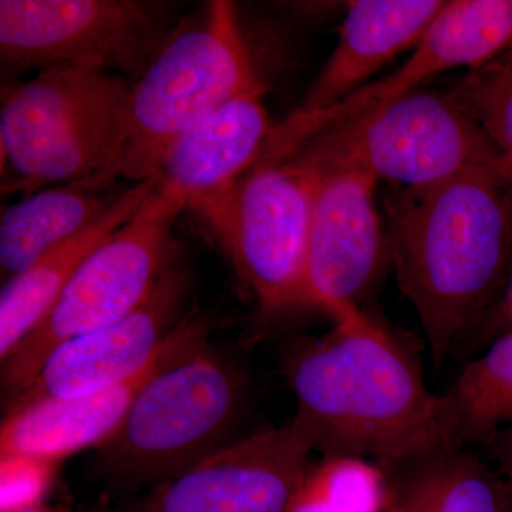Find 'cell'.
Wrapping results in <instances>:
<instances>
[{"label": "cell", "instance_id": "cell-1", "mask_svg": "<svg viewBox=\"0 0 512 512\" xmlns=\"http://www.w3.org/2000/svg\"><path fill=\"white\" fill-rule=\"evenodd\" d=\"M332 320L285 359L291 423L313 451L387 463L467 446L450 397L431 392L402 340L360 306Z\"/></svg>", "mask_w": 512, "mask_h": 512}, {"label": "cell", "instance_id": "cell-2", "mask_svg": "<svg viewBox=\"0 0 512 512\" xmlns=\"http://www.w3.org/2000/svg\"><path fill=\"white\" fill-rule=\"evenodd\" d=\"M511 180L510 168L490 165L387 201L390 262L437 369L505 284Z\"/></svg>", "mask_w": 512, "mask_h": 512}, {"label": "cell", "instance_id": "cell-3", "mask_svg": "<svg viewBox=\"0 0 512 512\" xmlns=\"http://www.w3.org/2000/svg\"><path fill=\"white\" fill-rule=\"evenodd\" d=\"M128 96L124 77L76 66L3 87L2 165L13 175L3 191L33 194L104 173L121 178Z\"/></svg>", "mask_w": 512, "mask_h": 512}, {"label": "cell", "instance_id": "cell-4", "mask_svg": "<svg viewBox=\"0 0 512 512\" xmlns=\"http://www.w3.org/2000/svg\"><path fill=\"white\" fill-rule=\"evenodd\" d=\"M245 400L244 373L205 343L141 390L117 433L97 448L94 474L110 490L156 487L228 444Z\"/></svg>", "mask_w": 512, "mask_h": 512}, {"label": "cell", "instance_id": "cell-5", "mask_svg": "<svg viewBox=\"0 0 512 512\" xmlns=\"http://www.w3.org/2000/svg\"><path fill=\"white\" fill-rule=\"evenodd\" d=\"M266 92L241 28L237 8L212 0L178 26L130 86L121 178L157 177L170 148L191 128L242 94Z\"/></svg>", "mask_w": 512, "mask_h": 512}, {"label": "cell", "instance_id": "cell-6", "mask_svg": "<svg viewBox=\"0 0 512 512\" xmlns=\"http://www.w3.org/2000/svg\"><path fill=\"white\" fill-rule=\"evenodd\" d=\"M183 201L156 187L137 214L80 265L45 319L2 360L10 400L29 386L47 357L140 308L175 262L173 225Z\"/></svg>", "mask_w": 512, "mask_h": 512}, {"label": "cell", "instance_id": "cell-7", "mask_svg": "<svg viewBox=\"0 0 512 512\" xmlns=\"http://www.w3.org/2000/svg\"><path fill=\"white\" fill-rule=\"evenodd\" d=\"M289 157L315 167L353 168L400 188L430 187L490 165L507 167L483 128L450 94L426 90L365 119L320 131Z\"/></svg>", "mask_w": 512, "mask_h": 512}, {"label": "cell", "instance_id": "cell-8", "mask_svg": "<svg viewBox=\"0 0 512 512\" xmlns=\"http://www.w3.org/2000/svg\"><path fill=\"white\" fill-rule=\"evenodd\" d=\"M157 0H0L3 76L57 66L138 77L180 23Z\"/></svg>", "mask_w": 512, "mask_h": 512}, {"label": "cell", "instance_id": "cell-9", "mask_svg": "<svg viewBox=\"0 0 512 512\" xmlns=\"http://www.w3.org/2000/svg\"><path fill=\"white\" fill-rule=\"evenodd\" d=\"M316 171L295 157L261 161L195 211L266 311L301 306Z\"/></svg>", "mask_w": 512, "mask_h": 512}, {"label": "cell", "instance_id": "cell-10", "mask_svg": "<svg viewBox=\"0 0 512 512\" xmlns=\"http://www.w3.org/2000/svg\"><path fill=\"white\" fill-rule=\"evenodd\" d=\"M511 42L508 0L447 2L419 45L393 73L367 84L329 109L296 111L288 120L276 124L269 151L276 157H289L320 131L379 113L419 92L433 77L487 66L503 55Z\"/></svg>", "mask_w": 512, "mask_h": 512}, {"label": "cell", "instance_id": "cell-11", "mask_svg": "<svg viewBox=\"0 0 512 512\" xmlns=\"http://www.w3.org/2000/svg\"><path fill=\"white\" fill-rule=\"evenodd\" d=\"M308 165L316 171V188L301 306L333 318L360 306L375 285L390 261L389 238L375 177L353 168Z\"/></svg>", "mask_w": 512, "mask_h": 512}, {"label": "cell", "instance_id": "cell-12", "mask_svg": "<svg viewBox=\"0 0 512 512\" xmlns=\"http://www.w3.org/2000/svg\"><path fill=\"white\" fill-rule=\"evenodd\" d=\"M313 453L289 420L225 444L150 488L131 512H288Z\"/></svg>", "mask_w": 512, "mask_h": 512}, {"label": "cell", "instance_id": "cell-13", "mask_svg": "<svg viewBox=\"0 0 512 512\" xmlns=\"http://www.w3.org/2000/svg\"><path fill=\"white\" fill-rule=\"evenodd\" d=\"M212 329L210 319L187 316L150 365L136 376L93 393L46 397L9 407L0 431L2 457H36L59 463L84 448L103 446L120 429L147 383L165 367L208 343Z\"/></svg>", "mask_w": 512, "mask_h": 512}, {"label": "cell", "instance_id": "cell-14", "mask_svg": "<svg viewBox=\"0 0 512 512\" xmlns=\"http://www.w3.org/2000/svg\"><path fill=\"white\" fill-rule=\"evenodd\" d=\"M187 292V272L173 262L136 311L57 346L29 386L10 400V407L46 397L93 393L136 376L184 319L180 313Z\"/></svg>", "mask_w": 512, "mask_h": 512}, {"label": "cell", "instance_id": "cell-15", "mask_svg": "<svg viewBox=\"0 0 512 512\" xmlns=\"http://www.w3.org/2000/svg\"><path fill=\"white\" fill-rule=\"evenodd\" d=\"M264 96L242 94L175 141L158 171V187L194 212L231 190L264 156L274 134Z\"/></svg>", "mask_w": 512, "mask_h": 512}, {"label": "cell", "instance_id": "cell-16", "mask_svg": "<svg viewBox=\"0 0 512 512\" xmlns=\"http://www.w3.org/2000/svg\"><path fill=\"white\" fill-rule=\"evenodd\" d=\"M447 2L444 0H355L339 30V40L306 94L301 110L336 106L365 87L404 50L414 49Z\"/></svg>", "mask_w": 512, "mask_h": 512}, {"label": "cell", "instance_id": "cell-17", "mask_svg": "<svg viewBox=\"0 0 512 512\" xmlns=\"http://www.w3.org/2000/svg\"><path fill=\"white\" fill-rule=\"evenodd\" d=\"M119 175L104 173L26 195L2 212L0 268L13 278L40 256L76 237L100 220L126 190Z\"/></svg>", "mask_w": 512, "mask_h": 512}, {"label": "cell", "instance_id": "cell-18", "mask_svg": "<svg viewBox=\"0 0 512 512\" xmlns=\"http://www.w3.org/2000/svg\"><path fill=\"white\" fill-rule=\"evenodd\" d=\"M157 184L154 177L131 185L100 220L8 279L0 296V359L5 360L45 319L87 256L137 214Z\"/></svg>", "mask_w": 512, "mask_h": 512}, {"label": "cell", "instance_id": "cell-19", "mask_svg": "<svg viewBox=\"0 0 512 512\" xmlns=\"http://www.w3.org/2000/svg\"><path fill=\"white\" fill-rule=\"evenodd\" d=\"M379 464L384 512H507L500 474L468 446Z\"/></svg>", "mask_w": 512, "mask_h": 512}, {"label": "cell", "instance_id": "cell-20", "mask_svg": "<svg viewBox=\"0 0 512 512\" xmlns=\"http://www.w3.org/2000/svg\"><path fill=\"white\" fill-rule=\"evenodd\" d=\"M447 396L467 446L512 427V330L461 370Z\"/></svg>", "mask_w": 512, "mask_h": 512}, {"label": "cell", "instance_id": "cell-21", "mask_svg": "<svg viewBox=\"0 0 512 512\" xmlns=\"http://www.w3.org/2000/svg\"><path fill=\"white\" fill-rule=\"evenodd\" d=\"M386 476L377 461L325 456L315 461L288 512H384Z\"/></svg>", "mask_w": 512, "mask_h": 512}, {"label": "cell", "instance_id": "cell-22", "mask_svg": "<svg viewBox=\"0 0 512 512\" xmlns=\"http://www.w3.org/2000/svg\"><path fill=\"white\" fill-rule=\"evenodd\" d=\"M448 94L483 128L512 171V67H481Z\"/></svg>", "mask_w": 512, "mask_h": 512}, {"label": "cell", "instance_id": "cell-23", "mask_svg": "<svg viewBox=\"0 0 512 512\" xmlns=\"http://www.w3.org/2000/svg\"><path fill=\"white\" fill-rule=\"evenodd\" d=\"M57 461L26 456L2 457L0 512L45 503L56 477Z\"/></svg>", "mask_w": 512, "mask_h": 512}, {"label": "cell", "instance_id": "cell-24", "mask_svg": "<svg viewBox=\"0 0 512 512\" xmlns=\"http://www.w3.org/2000/svg\"><path fill=\"white\" fill-rule=\"evenodd\" d=\"M485 443L490 444L497 473L503 480L505 493H507V512H512V427L498 431Z\"/></svg>", "mask_w": 512, "mask_h": 512}, {"label": "cell", "instance_id": "cell-25", "mask_svg": "<svg viewBox=\"0 0 512 512\" xmlns=\"http://www.w3.org/2000/svg\"><path fill=\"white\" fill-rule=\"evenodd\" d=\"M10 512H74L69 505L66 504H39L33 505V507L22 508V510L10 511Z\"/></svg>", "mask_w": 512, "mask_h": 512}, {"label": "cell", "instance_id": "cell-26", "mask_svg": "<svg viewBox=\"0 0 512 512\" xmlns=\"http://www.w3.org/2000/svg\"><path fill=\"white\" fill-rule=\"evenodd\" d=\"M511 5V15H512V0L510 2ZM487 66H494V67H512V42L510 47H508L507 50L503 53V55L498 56L497 59L494 60V62H491L490 64H487Z\"/></svg>", "mask_w": 512, "mask_h": 512}, {"label": "cell", "instance_id": "cell-27", "mask_svg": "<svg viewBox=\"0 0 512 512\" xmlns=\"http://www.w3.org/2000/svg\"><path fill=\"white\" fill-rule=\"evenodd\" d=\"M503 309L505 318H507L508 323H510V330H512V282L510 286H508L507 293H505ZM510 330H508V332H510Z\"/></svg>", "mask_w": 512, "mask_h": 512}, {"label": "cell", "instance_id": "cell-28", "mask_svg": "<svg viewBox=\"0 0 512 512\" xmlns=\"http://www.w3.org/2000/svg\"><path fill=\"white\" fill-rule=\"evenodd\" d=\"M77 512H119L111 508L109 504L106 503H97L94 505H89V507L80 508Z\"/></svg>", "mask_w": 512, "mask_h": 512}]
</instances>
